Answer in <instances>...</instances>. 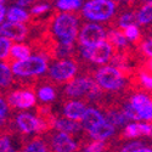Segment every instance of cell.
Returning <instances> with one entry per match:
<instances>
[{"label": "cell", "instance_id": "cell-1", "mask_svg": "<svg viewBox=\"0 0 152 152\" xmlns=\"http://www.w3.org/2000/svg\"><path fill=\"white\" fill-rule=\"evenodd\" d=\"M54 32L61 43H72L78 33V23L74 16L61 14L54 22Z\"/></svg>", "mask_w": 152, "mask_h": 152}, {"label": "cell", "instance_id": "cell-2", "mask_svg": "<svg viewBox=\"0 0 152 152\" xmlns=\"http://www.w3.org/2000/svg\"><path fill=\"white\" fill-rule=\"evenodd\" d=\"M116 11V5L112 0H90L83 7V14L91 21H106Z\"/></svg>", "mask_w": 152, "mask_h": 152}, {"label": "cell", "instance_id": "cell-3", "mask_svg": "<svg viewBox=\"0 0 152 152\" xmlns=\"http://www.w3.org/2000/svg\"><path fill=\"white\" fill-rule=\"evenodd\" d=\"M48 69L46 61L40 56H28L23 60H18L12 66V73L18 77H31L42 74Z\"/></svg>", "mask_w": 152, "mask_h": 152}, {"label": "cell", "instance_id": "cell-4", "mask_svg": "<svg viewBox=\"0 0 152 152\" xmlns=\"http://www.w3.org/2000/svg\"><path fill=\"white\" fill-rule=\"evenodd\" d=\"M97 84L106 90H118L123 86L124 79L121 72L111 66L102 67L96 73Z\"/></svg>", "mask_w": 152, "mask_h": 152}, {"label": "cell", "instance_id": "cell-5", "mask_svg": "<svg viewBox=\"0 0 152 152\" xmlns=\"http://www.w3.org/2000/svg\"><path fill=\"white\" fill-rule=\"evenodd\" d=\"M82 55L94 63H106L111 58L112 48L107 42L101 40L95 45L84 46L82 49Z\"/></svg>", "mask_w": 152, "mask_h": 152}, {"label": "cell", "instance_id": "cell-6", "mask_svg": "<svg viewBox=\"0 0 152 152\" xmlns=\"http://www.w3.org/2000/svg\"><path fill=\"white\" fill-rule=\"evenodd\" d=\"M66 94L72 97L82 95H89V97H95L99 94V89L91 79L83 77L71 82L66 88Z\"/></svg>", "mask_w": 152, "mask_h": 152}, {"label": "cell", "instance_id": "cell-7", "mask_svg": "<svg viewBox=\"0 0 152 152\" xmlns=\"http://www.w3.org/2000/svg\"><path fill=\"white\" fill-rule=\"evenodd\" d=\"M106 38V33L104 31V28L95 23H90L84 26V28L82 29L80 34H79V39L80 43L84 46H91L95 45L96 43L105 40Z\"/></svg>", "mask_w": 152, "mask_h": 152}, {"label": "cell", "instance_id": "cell-8", "mask_svg": "<svg viewBox=\"0 0 152 152\" xmlns=\"http://www.w3.org/2000/svg\"><path fill=\"white\" fill-rule=\"evenodd\" d=\"M77 72V66L72 61H60L50 67V75L56 80H68Z\"/></svg>", "mask_w": 152, "mask_h": 152}, {"label": "cell", "instance_id": "cell-9", "mask_svg": "<svg viewBox=\"0 0 152 152\" xmlns=\"http://www.w3.org/2000/svg\"><path fill=\"white\" fill-rule=\"evenodd\" d=\"M26 34H27V28L21 22L9 21L0 26V35L9 38L10 40L21 42L24 39Z\"/></svg>", "mask_w": 152, "mask_h": 152}, {"label": "cell", "instance_id": "cell-10", "mask_svg": "<svg viewBox=\"0 0 152 152\" xmlns=\"http://www.w3.org/2000/svg\"><path fill=\"white\" fill-rule=\"evenodd\" d=\"M132 106L136 110L140 119H147L150 121L152 117V102L148 96L142 95V94H137L132 97L130 101Z\"/></svg>", "mask_w": 152, "mask_h": 152}, {"label": "cell", "instance_id": "cell-11", "mask_svg": "<svg viewBox=\"0 0 152 152\" xmlns=\"http://www.w3.org/2000/svg\"><path fill=\"white\" fill-rule=\"evenodd\" d=\"M16 122L18 128L23 133H27V134L38 132L42 128L40 119H38L37 117H34L33 115H29V113H21V115H18L16 118Z\"/></svg>", "mask_w": 152, "mask_h": 152}, {"label": "cell", "instance_id": "cell-12", "mask_svg": "<svg viewBox=\"0 0 152 152\" xmlns=\"http://www.w3.org/2000/svg\"><path fill=\"white\" fill-rule=\"evenodd\" d=\"M10 104L17 108H29L35 104V96L31 91H15L9 97Z\"/></svg>", "mask_w": 152, "mask_h": 152}, {"label": "cell", "instance_id": "cell-13", "mask_svg": "<svg viewBox=\"0 0 152 152\" xmlns=\"http://www.w3.org/2000/svg\"><path fill=\"white\" fill-rule=\"evenodd\" d=\"M53 146H54V150L57 152H73L78 148L77 144L72 140L71 136L63 132H60L54 136Z\"/></svg>", "mask_w": 152, "mask_h": 152}, {"label": "cell", "instance_id": "cell-14", "mask_svg": "<svg viewBox=\"0 0 152 152\" xmlns=\"http://www.w3.org/2000/svg\"><path fill=\"white\" fill-rule=\"evenodd\" d=\"M104 121H105V117L95 108H86L83 117H82L83 126L85 129H88V132L94 129L95 126L101 124Z\"/></svg>", "mask_w": 152, "mask_h": 152}, {"label": "cell", "instance_id": "cell-15", "mask_svg": "<svg viewBox=\"0 0 152 152\" xmlns=\"http://www.w3.org/2000/svg\"><path fill=\"white\" fill-rule=\"evenodd\" d=\"M126 137H136L140 135H146V136H151L152 134V128L151 124H146V123H132L128 124L124 132Z\"/></svg>", "mask_w": 152, "mask_h": 152}, {"label": "cell", "instance_id": "cell-16", "mask_svg": "<svg viewBox=\"0 0 152 152\" xmlns=\"http://www.w3.org/2000/svg\"><path fill=\"white\" fill-rule=\"evenodd\" d=\"M113 133H115V126L106 121H104L101 124L95 126L94 129L89 130V134L94 140H102V141H105L107 137L113 135Z\"/></svg>", "mask_w": 152, "mask_h": 152}, {"label": "cell", "instance_id": "cell-17", "mask_svg": "<svg viewBox=\"0 0 152 152\" xmlns=\"http://www.w3.org/2000/svg\"><path fill=\"white\" fill-rule=\"evenodd\" d=\"M86 107L82 104V102H78V101H72V102H68L66 106H65V116L69 119H73V121H78V119H82L84 112H85Z\"/></svg>", "mask_w": 152, "mask_h": 152}, {"label": "cell", "instance_id": "cell-18", "mask_svg": "<svg viewBox=\"0 0 152 152\" xmlns=\"http://www.w3.org/2000/svg\"><path fill=\"white\" fill-rule=\"evenodd\" d=\"M56 129H58L60 132H63V133H67V134H71V133H75L80 129V125L73 121V119H58L55 124Z\"/></svg>", "mask_w": 152, "mask_h": 152}, {"label": "cell", "instance_id": "cell-19", "mask_svg": "<svg viewBox=\"0 0 152 152\" xmlns=\"http://www.w3.org/2000/svg\"><path fill=\"white\" fill-rule=\"evenodd\" d=\"M6 17L12 22H24L28 20V14L21 6H12L6 11Z\"/></svg>", "mask_w": 152, "mask_h": 152}, {"label": "cell", "instance_id": "cell-20", "mask_svg": "<svg viewBox=\"0 0 152 152\" xmlns=\"http://www.w3.org/2000/svg\"><path fill=\"white\" fill-rule=\"evenodd\" d=\"M105 121L108 122L110 124H112L113 126H118V125H124L126 122H128V118H126V116L124 115L123 112L112 111L107 115Z\"/></svg>", "mask_w": 152, "mask_h": 152}, {"label": "cell", "instance_id": "cell-21", "mask_svg": "<svg viewBox=\"0 0 152 152\" xmlns=\"http://www.w3.org/2000/svg\"><path fill=\"white\" fill-rule=\"evenodd\" d=\"M10 51H11V55L17 60H23L31 55V49L26 45H22V44H16L14 46L11 45Z\"/></svg>", "mask_w": 152, "mask_h": 152}, {"label": "cell", "instance_id": "cell-22", "mask_svg": "<svg viewBox=\"0 0 152 152\" xmlns=\"http://www.w3.org/2000/svg\"><path fill=\"white\" fill-rule=\"evenodd\" d=\"M12 80V71L5 63L0 62V86H7Z\"/></svg>", "mask_w": 152, "mask_h": 152}, {"label": "cell", "instance_id": "cell-23", "mask_svg": "<svg viewBox=\"0 0 152 152\" xmlns=\"http://www.w3.org/2000/svg\"><path fill=\"white\" fill-rule=\"evenodd\" d=\"M152 20V5L151 3H147L137 14V22L141 24L150 23Z\"/></svg>", "mask_w": 152, "mask_h": 152}, {"label": "cell", "instance_id": "cell-24", "mask_svg": "<svg viewBox=\"0 0 152 152\" xmlns=\"http://www.w3.org/2000/svg\"><path fill=\"white\" fill-rule=\"evenodd\" d=\"M122 151L123 152H151V148L150 147H145V145L142 142L134 141V142H130L128 145H125Z\"/></svg>", "mask_w": 152, "mask_h": 152}, {"label": "cell", "instance_id": "cell-25", "mask_svg": "<svg viewBox=\"0 0 152 152\" xmlns=\"http://www.w3.org/2000/svg\"><path fill=\"white\" fill-rule=\"evenodd\" d=\"M82 5V0H57V7L61 10H75Z\"/></svg>", "mask_w": 152, "mask_h": 152}, {"label": "cell", "instance_id": "cell-26", "mask_svg": "<svg viewBox=\"0 0 152 152\" xmlns=\"http://www.w3.org/2000/svg\"><path fill=\"white\" fill-rule=\"evenodd\" d=\"M11 40L6 37L0 35V58H6L10 54Z\"/></svg>", "mask_w": 152, "mask_h": 152}, {"label": "cell", "instance_id": "cell-27", "mask_svg": "<svg viewBox=\"0 0 152 152\" xmlns=\"http://www.w3.org/2000/svg\"><path fill=\"white\" fill-rule=\"evenodd\" d=\"M38 96L42 101L49 102V101H53L55 99V91L51 86H43L38 93Z\"/></svg>", "mask_w": 152, "mask_h": 152}, {"label": "cell", "instance_id": "cell-28", "mask_svg": "<svg viewBox=\"0 0 152 152\" xmlns=\"http://www.w3.org/2000/svg\"><path fill=\"white\" fill-rule=\"evenodd\" d=\"M124 37L126 40H135L139 38V28L135 24H130V26L124 28Z\"/></svg>", "mask_w": 152, "mask_h": 152}, {"label": "cell", "instance_id": "cell-29", "mask_svg": "<svg viewBox=\"0 0 152 152\" xmlns=\"http://www.w3.org/2000/svg\"><path fill=\"white\" fill-rule=\"evenodd\" d=\"M110 39L115 43L117 46H124L126 45V38L119 33V32H116V31H113L110 33Z\"/></svg>", "mask_w": 152, "mask_h": 152}, {"label": "cell", "instance_id": "cell-30", "mask_svg": "<svg viewBox=\"0 0 152 152\" xmlns=\"http://www.w3.org/2000/svg\"><path fill=\"white\" fill-rule=\"evenodd\" d=\"M123 113L126 116V118H128V119H133V121H136V122L140 121V117H139L136 110L132 106V104H126V105L124 106Z\"/></svg>", "mask_w": 152, "mask_h": 152}, {"label": "cell", "instance_id": "cell-31", "mask_svg": "<svg viewBox=\"0 0 152 152\" xmlns=\"http://www.w3.org/2000/svg\"><path fill=\"white\" fill-rule=\"evenodd\" d=\"M27 152H46L48 148L42 141H33L26 147Z\"/></svg>", "mask_w": 152, "mask_h": 152}, {"label": "cell", "instance_id": "cell-32", "mask_svg": "<svg viewBox=\"0 0 152 152\" xmlns=\"http://www.w3.org/2000/svg\"><path fill=\"white\" fill-rule=\"evenodd\" d=\"M136 21V17L133 15V14H125L121 17L119 20V27L122 28H125V27H128L130 26V24H134V22Z\"/></svg>", "mask_w": 152, "mask_h": 152}, {"label": "cell", "instance_id": "cell-33", "mask_svg": "<svg viewBox=\"0 0 152 152\" xmlns=\"http://www.w3.org/2000/svg\"><path fill=\"white\" fill-rule=\"evenodd\" d=\"M105 150V144L102 140H95L93 144H90L85 148L86 152H101Z\"/></svg>", "mask_w": 152, "mask_h": 152}, {"label": "cell", "instance_id": "cell-34", "mask_svg": "<svg viewBox=\"0 0 152 152\" xmlns=\"http://www.w3.org/2000/svg\"><path fill=\"white\" fill-rule=\"evenodd\" d=\"M10 151H14L10 139L7 136L0 137V152H10Z\"/></svg>", "mask_w": 152, "mask_h": 152}, {"label": "cell", "instance_id": "cell-35", "mask_svg": "<svg viewBox=\"0 0 152 152\" xmlns=\"http://www.w3.org/2000/svg\"><path fill=\"white\" fill-rule=\"evenodd\" d=\"M49 10V5L46 4H40V5H37L32 9V14L34 15H40V14H44Z\"/></svg>", "mask_w": 152, "mask_h": 152}, {"label": "cell", "instance_id": "cell-36", "mask_svg": "<svg viewBox=\"0 0 152 152\" xmlns=\"http://www.w3.org/2000/svg\"><path fill=\"white\" fill-rule=\"evenodd\" d=\"M6 113H7V105L3 99H0V122L6 116Z\"/></svg>", "mask_w": 152, "mask_h": 152}, {"label": "cell", "instance_id": "cell-37", "mask_svg": "<svg viewBox=\"0 0 152 152\" xmlns=\"http://www.w3.org/2000/svg\"><path fill=\"white\" fill-rule=\"evenodd\" d=\"M142 50H144V53H145L148 57H151V56H152V42H151V40H147L146 43H144Z\"/></svg>", "mask_w": 152, "mask_h": 152}, {"label": "cell", "instance_id": "cell-38", "mask_svg": "<svg viewBox=\"0 0 152 152\" xmlns=\"http://www.w3.org/2000/svg\"><path fill=\"white\" fill-rule=\"evenodd\" d=\"M141 82L147 89H151L152 88V79H151V77L148 74H142L141 75Z\"/></svg>", "mask_w": 152, "mask_h": 152}, {"label": "cell", "instance_id": "cell-39", "mask_svg": "<svg viewBox=\"0 0 152 152\" xmlns=\"http://www.w3.org/2000/svg\"><path fill=\"white\" fill-rule=\"evenodd\" d=\"M5 16H6V9L3 4V0H0V23L4 21Z\"/></svg>", "mask_w": 152, "mask_h": 152}, {"label": "cell", "instance_id": "cell-40", "mask_svg": "<svg viewBox=\"0 0 152 152\" xmlns=\"http://www.w3.org/2000/svg\"><path fill=\"white\" fill-rule=\"evenodd\" d=\"M33 0H17V6H21V7H26L28 6Z\"/></svg>", "mask_w": 152, "mask_h": 152}, {"label": "cell", "instance_id": "cell-41", "mask_svg": "<svg viewBox=\"0 0 152 152\" xmlns=\"http://www.w3.org/2000/svg\"><path fill=\"white\" fill-rule=\"evenodd\" d=\"M145 1H147V3H151V0H145Z\"/></svg>", "mask_w": 152, "mask_h": 152}, {"label": "cell", "instance_id": "cell-42", "mask_svg": "<svg viewBox=\"0 0 152 152\" xmlns=\"http://www.w3.org/2000/svg\"><path fill=\"white\" fill-rule=\"evenodd\" d=\"M128 1H133V0H128Z\"/></svg>", "mask_w": 152, "mask_h": 152}]
</instances>
